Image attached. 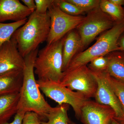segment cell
<instances>
[{
	"instance_id": "obj_1",
	"label": "cell",
	"mask_w": 124,
	"mask_h": 124,
	"mask_svg": "<svg viewBox=\"0 0 124 124\" xmlns=\"http://www.w3.org/2000/svg\"><path fill=\"white\" fill-rule=\"evenodd\" d=\"M38 52V48L24 57L23 84L20 92L18 111L24 113L35 112L41 120H44L46 119L53 107L41 93L35 78L34 63Z\"/></svg>"
},
{
	"instance_id": "obj_2",
	"label": "cell",
	"mask_w": 124,
	"mask_h": 124,
	"mask_svg": "<svg viewBox=\"0 0 124 124\" xmlns=\"http://www.w3.org/2000/svg\"><path fill=\"white\" fill-rule=\"evenodd\" d=\"M50 27V18L47 14H41L35 10L29 16L26 23L15 31L12 37L23 58L46 40Z\"/></svg>"
},
{
	"instance_id": "obj_3",
	"label": "cell",
	"mask_w": 124,
	"mask_h": 124,
	"mask_svg": "<svg viewBox=\"0 0 124 124\" xmlns=\"http://www.w3.org/2000/svg\"><path fill=\"white\" fill-rule=\"evenodd\" d=\"M124 32V22L116 23L112 28L100 36L93 45L76 54L64 71L86 65L98 57L106 56L114 51H121L118 41Z\"/></svg>"
},
{
	"instance_id": "obj_4",
	"label": "cell",
	"mask_w": 124,
	"mask_h": 124,
	"mask_svg": "<svg viewBox=\"0 0 124 124\" xmlns=\"http://www.w3.org/2000/svg\"><path fill=\"white\" fill-rule=\"evenodd\" d=\"M64 37L46 44L39 51L34 63V72L38 79L60 83L63 76L62 48Z\"/></svg>"
},
{
	"instance_id": "obj_5",
	"label": "cell",
	"mask_w": 124,
	"mask_h": 124,
	"mask_svg": "<svg viewBox=\"0 0 124 124\" xmlns=\"http://www.w3.org/2000/svg\"><path fill=\"white\" fill-rule=\"evenodd\" d=\"M37 82L40 91L46 97L57 103L58 105L68 104L72 107L76 117L80 119L81 109L90 99L60 83L41 79L37 80Z\"/></svg>"
},
{
	"instance_id": "obj_6",
	"label": "cell",
	"mask_w": 124,
	"mask_h": 124,
	"mask_svg": "<svg viewBox=\"0 0 124 124\" xmlns=\"http://www.w3.org/2000/svg\"><path fill=\"white\" fill-rule=\"evenodd\" d=\"M116 23L102 11L99 6L89 11L77 28L82 41V48L89 44L100 33L111 29Z\"/></svg>"
},
{
	"instance_id": "obj_7",
	"label": "cell",
	"mask_w": 124,
	"mask_h": 124,
	"mask_svg": "<svg viewBox=\"0 0 124 124\" xmlns=\"http://www.w3.org/2000/svg\"><path fill=\"white\" fill-rule=\"evenodd\" d=\"M60 83L89 99L94 98L97 89V81L87 65L63 72Z\"/></svg>"
},
{
	"instance_id": "obj_8",
	"label": "cell",
	"mask_w": 124,
	"mask_h": 124,
	"mask_svg": "<svg viewBox=\"0 0 124 124\" xmlns=\"http://www.w3.org/2000/svg\"><path fill=\"white\" fill-rule=\"evenodd\" d=\"M47 14L50 19V30L46 40L47 44L61 39L69 32L77 28L85 17L65 13L54 4V1L49 8Z\"/></svg>"
},
{
	"instance_id": "obj_9",
	"label": "cell",
	"mask_w": 124,
	"mask_h": 124,
	"mask_svg": "<svg viewBox=\"0 0 124 124\" xmlns=\"http://www.w3.org/2000/svg\"><path fill=\"white\" fill-rule=\"evenodd\" d=\"M91 71L97 83L95 101L110 107L115 112V118L124 121V110L109 81L108 73L106 70Z\"/></svg>"
},
{
	"instance_id": "obj_10",
	"label": "cell",
	"mask_w": 124,
	"mask_h": 124,
	"mask_svg": "<svg viewBox=\"0 0 124 124\" xmlns=\"http://www.w3.org/2000/svg\"><path fill=\"white\" fill-rule=\"evenodd\" d=\"M115 117L110 107L89 100L81 109L80 120L84 124H111Z\"/></svg>"
},
{
	"instance_id": "obj_11",
	"label": "cell",
	"mask_w": 124,
	"mask_h": 124,
	"mask_svg": "<svg viewBox=\"0 0 124 124\" xmlns=\"http://www.w3.org/2000/svg\"><path fill=\"white\" fill-rule=\"evenodd\" d=\"M24 64V58L19 51L15 40L11 37L0 47V74L23 70Z\"/></svg>"
},
{
	"instance_id": "obj_12",
	"label": "cell",
	"mask_w": 124,
	"mask_h": 124,
	"mask_svg": "<svg viewBox=\"0 0 124 124\" xmlns=\"http://www.w3.org/2000/svg\"><path fill=\"white\" fill-rule=\"evenodd\" d=\"M32 12L18 0H0V22L27 19Z\"/></svg>"
},
{
	"instance_id": "obj_13",
	"label": "cell",
	"mask_w": 124,
	"mask_h": 124,
	"mask_svg": "<svg viewBox=\"0 0 124 124\" xmlns=\"http://www.w3.org/2000/svg\"><path fill=\"white\" fill-rule=\"evenodd\" d=\"M82 48V41L79 33L74 30L68 32L64 37L62 48V71L66 69L70 62Z\"/></svg>"
},
{
	"instance_id": "obj_14",
	"label": "cell",
	"mask_w": 124,
	"mask_h": 124,
	"mask_svg": "<svg viewBox=\"0 0 124 124\" xmlns=\"http://www.w3.org/2000/svg\"><path fill=\"white\" fill-rule=\"evenodd\" d=\"M23 78V70L0 74V95L20 93Z\"/></svg>"
},
{
	"instance_id": "obj_15",
	"label": "cell",
	"mask_w": 124,
	"mask_h": 124,
	"mask_svg": "<svg viewBox=\"0 0 124 124\" xmlns=\"http://www.w3.org/2000/svg\"><path fill=\"white\" fill-rule=\"evenodd\" d=\"M20 93L0 95V124L7 122L17 112Z\"/></svg>"
},
{
	"instance_id": "obj_16",
	"label": "cell",
	"mask_w": 124,
	"mask_h": 124,
	"mask_svg": "<svg viewBox=\"0 0 124 124\" xmlns=\"http://www.w3.org/2000/svg\"><path fill=\"white\" fill-rule=\"evenodd\" d=\"M107 55L108 63L106 71L111 77L124 82V52L114 51Z\"/></svg>"
},
{
	"instance_id": "obj_17",
	"label": "cell",
	"mask_w": 124,
	"mask_h": 124,
	"mask_svg": "<svg viewBox=\"0 0 124 124\" xmlns=\"http://www.w3.org/2000/svg\"><path fill=\"white\" fill-rule=\"evenodd\" d=\"M69 105L62 104L53 107L46 116V122L41 124H69L70 119L68 115Z\"/></svg>"
},
{
	"instance_id": "obj_18",
	"label": "cell",
	"mask_w": 124,
	"mask_h": 124,
	"mask_svg": "<svg viewBox=\"0 0 124 124\" xmlns=\"http://www.w3.org/2000/svg\"><path fill=\"white\" fill-rule=\"evenodd\" d=\"M99 7L116 23L124 22V8L113 4L109 0H101Z\"/></svg>"
},
{
	"instance_id": "obj_19",
	"label": "cell",
	"mask_w": 124,
	"mask_h": 124,
	"mask_svg": "<svg viewBox=\"0 0 124 124\" xmlns=\"http://www.w3.org/2000/svg\"><path fill=\"white\" fill-rule=\"evenodd\" d=\"M28 19L9 23L0 22V47L11 39L15 31L25 24Z\"/></svg>"
},
{
	"instance_id": "obj_20",
	"label": "cell",
	"mask_w": 124,
	"mask_h": 124,
	"mask_svg": "<svg viewBox=\"0 0 124 124\" xmlns=\"http://www.w3.org/2000/svg\"><path fill=\"white\" fill-rule=\"evenodd\" d=\"M54 3L62 11L69 15L77 16L84 13L67 0H54Z\"/></svg>"
},
{
	"instance_id": "obj_21",
	"label": "cell",
	"mask_w": 124,
	"mask_h": 124,
	"mask_svg": "<svg viewBox=\"0 0 124 124\" xmlns=\"http://www.w3.org/2000/svg\"><path fill=\"white\" fill-rule=\"evenodd\" d=\"M83 12H89L99 7L100 0H67Z\"/></svg>"
},
{
	"instance_id": "obj_22",
	"label": "cell",
	"mask_w": 124,
	"mask_h": 124,
	"mask_svg": "<svg viewBox=\"0 0 124 124\" xmlns=\"http://www.w3.org/2000/svg\"><path fill=\"white\" fill-rule=\"evenodd\" d=\"M108 79L113 90L119 100L124 112V82L116 79L109 74Z\"/></svg>"
},
{
	"instance_id": "obj_23",
	"label": "cell",
	"mask_w": 124,
	"mask_h": 124,
	"mask_svg": "<svg viewBox=\"0 0 124 124\" xmlns=\"http://www.w3.org/2000/svg\"><path fill=\"white\" fill-rule=\"evenodd\" d=\"M89 63L88 67L91 70L96 71L106 70L108 64V58L107 55L98 57Z\"/></svg>"
},
{
	"instance_id": "obj_24",
	"label": "cell",
	"mask_w": 124,
	"mask_h": 124,
	"mask_svg": "<svg viewBox=\"0 0 124 124\" xmlns=\"http://www.w3.org/2000/svg\"><path fill=\"white\" fill-rule=\"evenodd\" d=\"M36 11L41 14H46L50 7L53 4L54 0H35Z\"/></svg>"
},
{
	"instance_id": "obj_25",
	"label": "cell",
	"mask_w": 124,
	"mask_h": 124,
	"mask_svg": "<svg viewBox=\"0 0 124 124\" xmlns=\"http://www.w3.org/2000/svg\"><path fill=\"white\" fill-rule=\"evenodd\" d=\"M41 120L37 113L33 112H27L24 114L22 124H41Z\"/></svg>"
},
{
	"instance_id": "obj_26",
	"label": "cell",
	"mask_w": 124,
	"mask_h": 124,
	"mask_svg": "<svg viewBox=\"0 0 124 124\" xmlns=\"http://www.w3.org/2000/svg\"><path fill=\"white\" fill-rule=\"evenodd\" d=\"M25 113L22 112L17 111L15 114L13 121L11 123L8 122L4 124H22L23 120Z\"/></svg>"
},
{
	"instance_id": "obj_27",
	"label": "cell",
	"mask_w": 124,
	"mask_h": 124,
	"mask_svg": "<svg viewBox=\"0 0 124 124\" xmlns=\"http://www.w3.org/2000/svg\"><path fill=\"white\" fill-rule=\"evenodd\" d=\"M22 1L32 13L35 11L36 5L34 0H22Z\"/></svg>"
},
{
	"instance_id": "obj_28",
	"label": "cell",
	"mask_w": 124,
	"mask_h": 124,
	"mask_svg": "<svg viewBox=\"0 0 124 124\" xmlns=\"http://www.w3.org/2000/svg\"><path fill=\"white\" fill-rule=\"evenodd\" d=\"M118 44L121 51L124 52V32L119 38Z\"/></svg>"
},
{
	"instance_id": "obj_29",
	"label": "cell",
	"mask_w": 124,
	"mask_h": 124,
	"mask_svg": "<svg viewBox=\"0 0 124 124\" xmlns=\"http://www.w3.org/2000/svg\"><path fill=\"white\" fill-rule=\"evenodd\" d=\"M113 4L118 6H122L124 5V0H109Z\"/></svg>"
},
{
	"instance_id": "obj_30",
	"label": "cell",
	"mask_w": 124,
	"mask_h": 124,
	"mask_svg": "<svg viewBox=\"0 0 124 124\" xmlns=\"http://www.w3.org/2000/svg\"><path fill=\"white\" fill-rule=\"evenodd\" d=\"M111 124H124V121L119 120L114 118L112 119Z\"/></svg>"
},
{
	"instance_id": "obj_31",
	"label": "cell",
	"mask_w": 124,
	"mask_h": 124,
	"mask_svg": "<svg viewBox=\"0 0 124 124\" xmlns=\"http://www.w3.org/2000/svg\"><path fill=\"white\" fill-rule=\"evenodd\" d=\"M69 124H76L75 123H74V122H72V121H71L70 120H69Z\"/></svg>"
}]
</instances>
